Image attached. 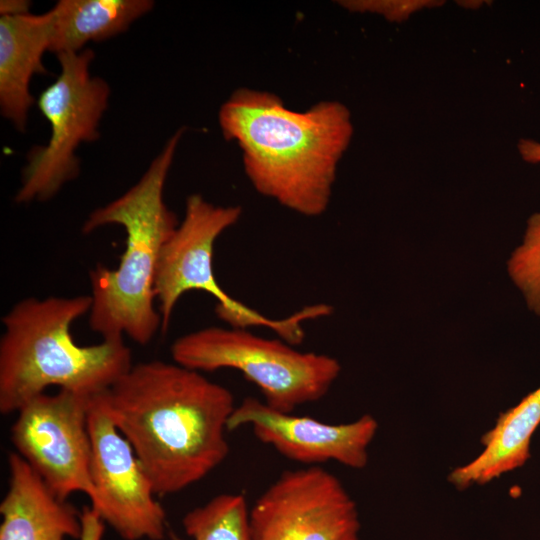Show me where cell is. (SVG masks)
<instances>
[{
  "instance_id": "cell-1",
  "label": "cell",
  "mask_w": 540,
  "mask_h": 540,
  "mask_svg": "<svg viewBox=\"0 0 540 540\" xmlns=\"http://www.w3.org/2000/svg\"><path fill=\"white\" fill-rule=\"evenodd\" d=\"M103 398L155 494L184 490L229 454L226 432L236 407L233 394L201 372L175 362H140Z\"/></svg>"
},
{
  "instance_id": "cell-2",
  "label": "cell",
  "mask_w": 540,
  "mask_h": 540,
  "mask_svg": "<svg viewBox=\"0 0 540 540\" xmlns=\"http://www.w3.org/2000/svg\"><path fill=\"white\" fill-rule=\"evenodd\" d=\"M218 122L223 137L239 146L259 194L306 217L326 212L353 136L346 105L322 100L296 111L272 92L244 87L221 105Z\"/></svg>"
},
{
  "instance_id": "cell-3",
  "label": "cell",
  "mask_w": 540,
  "mask_h": 540,
  "mask_svg": "<svg viewBox=\"0 0 540 540\" xmlns=\"http://www.w3.org/2000/svg\"><path fill=\"white\" fill-rule=\"evenodd\" d=\"M183 132L181 128L169 138L137 183L93 210L83 223L84 234L111 224L126 233L118 266L97 264L89 271V326L102 339L125 335L146 345L161 331L155 309L156 270L165 243L179 225L164 201V187Z\"/></svg>"
},
{
  "instance_id": "cell-4",
  "label": "cell",
  "mask_w": 540,
  "mask_h": 540,
  "mask_svg": "<svg viewBox=\"0 0 540 540\" xmlns=\"http://www.w3.org/2000/svg\"><path fill=\"white\" fill-rule=\"evenodd\" d=\"M90 295L28 297L2 317L0 412L17 413L27 402L58 386L84 396L108 390L132 364L123 339L78 345L72 324L88 314Z\"/></svg>"
},
{
  "instance_id": "cell-5",
  "label": "cell",
  "mask_w": 540,
  "mask_h": 540,
  "mask_svg": "<svg viewBox=\"0 0 540 540\" xmlns=\"http://www.w3.org/2000/svg\"><path fill=\"white\" fill-rule=\"evenodd\" d=\"M241 215L242 209L238 205H216L200 194L186 198L184 217L165 243L156 270L155 296L161 332L168 329L178 300L188 291L199 290L216 299L215 312L229 327L266 328L298 346L305 337L303 323L330 315L331 306L313 304L284 318H272L230 296L216 280L215 242L239 221Z\"/></svg>"
},
{
  "instance_id": "cell-6",
  "label": "cell",
  "mask_w": 540,
  "mask_h": 540,
  "mask_svg": "<svg viewBox=\"0 0 540 540\" xmlns=\"http://www.w3.org/2000/svg\"><path fill=\"white\" fill-rule=\"evenodd\" d=\"M295 347L249 329L211 326L180 336L170 353L173 362L201 373L237 370L258 387L268 406L293 413L323 398L341 371L336 358Z\"/></svg>"
},
{
  "instance_id": "cell-7",
  "label": "cell",
  "mask_w": 540,
  "mask_h": 540,
  "mask_svg": "<svg viewBox=\"0 0 540 540\" xmlns=\"http://www.w3.org/2000/svg\"><path fill=\"white\" fill-rule=\"evenodd\" d=\"M60 73L39 95L37 106L50 124L47 144L32 148L14 197L19 204L47 201L77 178L76 149L100 136V120L108 108L110 87L90 73L94 51L57 55Z\"/></svg>"
},
{
  "instance_id": "cell-8",
  "label": "cell",
  "mask_w": 540,
  "mask_h": 540,
  "mask_svg": "<svg viewBox=\"0 0 540 540\" xmlns=\"http://www.w3.org/2000/svg\"><path fill=\"white\" fill-rule=\"evenodd\" d=\"M91 397L63 389L40 394L17 412L10 429L15 452L63 500L76 492L89 500L94 494L87 425Z\"/></svg>"
},
{
  "instance_id": "cell-9",
  "label": "cell",
  "mask_w": 540,
  "mask_h": 540,
  "mask_svg": "<svg viewBox=\"0 0 540 540\" xmlns=\"http://www.w3.org/2000/svg\"><path fill=\"white\" fill-rule=\"evenodd\" d=\"M92 510L124 540H162L166 513L129 442L114 425L103 392L89 400Z\"/></svg>"
},
{
  "instance_id": "cell-10",
  "label": "cell",
  "mask_w": 540,
  "mask_h": 540,
  "mask_svg": "<svg viewBox=\"0 0 540 540\" xmlns=\"http://www.w3.org/2000/svg\"><path fill=\"white\" fill-rule=\"evenodd\" d=\"M251 540H359L357 505L322 466L285 470L249 509Z\"/></svg>"
},
{
  "instance_id": "cell-11",
  "label": "cell",
  "mask_w": 540,
  "mask_h": 540,
  "mask_svg": "<svg viewBox=\"0 0 540 540\" xmlns=\"http://www.w3.org/2000/svg\"><path fill=\"white\" fill-rule=\"evenodd\" d=\"M242 426H249L260 442L292 461L306 466L335 461L353 469L367 465L368 448L378 430V422L369 414L349 423L329 424L275 410L253 397L236 405L228 431Z\"/></svg>"
},
{
  "instance_id": "cell-12",
  "label": "cell",
  "mask_w": 540,
  "mask_h": 540,
  "mask_svg": "<svg viewBox=\"0 0 540 540\" xmlns=\"http://www.w3.org/2000/svg\"><path fill=\"white\" fill-rule=\"evenodd\" d=\"M8 489L0 503V540L80 539L81 512L57 497L16 452L8 456Z\"/></svg>"
},
{
  "instance_id": "cell-13",
  "label": "cell",
  "mask_w": 540,
  "mask_h": 540,
  "mask_svg": "<svg viewBox=\"0 0 540 540\" xmlns=\"http://www.w3.org/2000/svg\"><path fill=\"white\" fill-rule=\"evenodd\" d=\"M51 28L50 10L0 18V111L20 132L35 103L31 79L46 73L42 58L50 48Z\"/></svg>"
},
{
  "instance_id": "cell-14",
  "label": "cell",
  "mask_w": 540,
  "mask_h": 540,
  "mask_svg": "<svg viewBox=\"0 0 540 540\" xmlns=\"http://www.w3.org/2000/svg\"><path fill=\"white\" fill-rule=\"evenodd\" d=\"M539 425L540 387L500 414L495 426L482 437L483 450L472 461L455 468L449 481L465 489L520 468L530 457L531 438Z\"/></svg>"
},
{
  "instance_id": "cell-15",
  "label": "cell",
  "mask_w": 540,
  "mask_h": 540,
  "mask_svg": "<svg viewBox=\"0 0 540 540\" xmlns=\"http://www.w3.org/2000/svg\"><path fill=\"white\" fill-rule=\"evenodd\" d=\"M153 6L151 0H60L50 9L49 52L76 53L91 41L114 37L150 12Z\"/></svg>"
},
{
  "instance_id": "cell-16",
  "label": "cell",
  "mask_w": 540,
  "mask_h": 540,
  "mask_svg": "<svg viewBox=\"0 0 540 540\" xmlns=\"http://www.w3.org/2000/svg\"><path fill=\"white\" fill-rule=\"evenodd\" d=\"M249 507L238 493H223L188 511L182 525L190 540H251ZM169 540H185L170 533Z\"/></svg>"
},
{
  "instance_id": "cell-17",
  "label": "cell",
  "mask_w": 540,
  "mask_h": 540,
  "mask_svg": "<svg viewBox=\"0 0 540 540\" xmlns=\"http://www.w3.org/2000/svg\"><path fill=\"white\" fill-rule=\"evenodd\" d=\"M507 270L528 308L540 316V212L528 219L523 242L511 254Z\"/></svg>"
},
{
  "instance_id": "cell-18",
  "label": "cell",
  "mask_w": 540,
  "mask_h": 540,
  "mask_svg": "<svg viewBox=\"0 0 540 540\" xmlns=\"http://www.w3.org/2000/svg\"><path fill=\"white\" fill-rule=\"evenodd\" d=\"M439 3L432 0H347L341 1L340 5L351 12L374 13L389 21L400 22L417 11L438 6Z\"/></svg>"
},
{
  "instance_id": "cell-19",
  "label": "cell",
  "mask_w": 540,
  "mask_h": 540,
  "mask_svg": "<svg viewBox=\"0 0 540 540\" xmlns=\"http://www.w3.org/2000/svg\"><path fill=\"white\" fill-rule=\"evenodd\" d=\"M82 533L79 540H102L105 523L92 510L85 506L81 511Z\"/></svg>"
},
{
  "instance_id": "cell-20",
  "label": "cell",
  "mask_w": 540,
  "mask_h": 540,
  "mask_svg": "<svg viewBox=\"0 0 540 540\" xmlns=\"http://www.w3.org/2000/svg\"><path fill=\"white\" fill-rule=\"evenodd\" d=\"M518 151L524 161L531 164L540 163V142L532 139H520Z\"/></svg>"
},
{
  "instance_id": "cell-21",
  "label": "cell",
  "mask_w": 540,
  "mask_h": 540,
  "mask_svg": "<svg viewBox=\"0 0 540 540\" xmlns=\"http://www.w3.org/2000/svg\"><path fill=\"white\" fill-rule=\"evenodd\" d=\"M31 3L26 0H1V16H18L29 14Z\"/></svg>"
}]
</instances>
